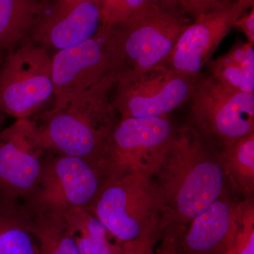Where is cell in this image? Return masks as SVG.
Here are the masks:
<instances>
[{"mask_svg":"<svg viewBox=\"0 0 254 254\" xmlns=\"http://www.w3.org/2000/svg\"><path fill=\"white\" fill-rule=\"evenodd\" d=\"M153 177L160 202L161 233L173 225L190 224L224 193L226 179L220 153L190 122L176 128Z\"/></svg>","mask_w":254,"mask_h":254,"instance_id":"6da1fadb","label":"cell"},{"mask_svg":"<svg viewBox=\"0 0 254 254\" xmlns=\"http://www.w3.org/2000/svg\"><path fill=\"white\" fill-rule=\"evenodd\" d=\"M112 74L59 108L45 112L36 123L48 153L83 159L95 167L119 118L110 99L118 81Z\"/></svg>","mask_w":254,"mask_h":254,"instance_id":"7a4b0ae2","label":"cell"},{"mask_svg":"<svg viewBox=\"0 0 254 254\" xmlns=\"http://www.w3.org/2000/svg\"><path fill=\"white\" fill-rule=\"evenodd\" d=\"M190 23L183 11L150 1L123 22L109 26L118 79L124 73L167 64L180 35Z\"/></svg>","mask_w":254,"mask_h":254,"instance_id":"3957f363","label":"cell"},{"mask_svg":"<svg viewBox=\"0 0 254 254\" xmlns=\"http://www.w3.org/2000/svg\"><path fill=\"white\" fill-rule=\"evenodd\" d=\"M88 210L120 244L161 234L158 195L153 176L146 174L105 180Z\"/></svg>","mask_w":254,"mask_h":254,"instance_id":"277c9868","label":"cell"},{"mask_svg":"<svg viewBox=\"0 0 254 254\" xmlns=\"http://www.w3.org/2000/svg\"><path fill=\"white\" fill-rule=\"evenodd\" d=\"M175 131L169 115L120 118L95 168L103 182L133 173L153 176L168 153Z\"/></svg>","mask_w":254,"mask_h":254,"instance_id":"5b68a950","label":"cell"},{"mask_svg":"<svg viewBox=\"0 0 254 254\" xmlns=\"http://www.w3.org/2000/svg\"><path fill=\"white\" fill-rule=\"evenodd\" d=\"M52 97L51 57L26 38L0 64V110L16 120L28 119Z\"/></svg>","mask_w":254,"mask_h":254,"instance_id":"8992f818","label":"cell"},{"mask_svg":"<svg viewBox=\"0 0 254 254\" xmlns=\"http://www.w3.org/2000/svg\"><path fill=\"white\" fill-rule=\"evenodd\" d=\"M189 101L190 123L210 141L228 146L254 133V93L233 91L200 74Z\"/></svg>","mask_w":254,"mask_h":254,"instance_id":"52a82bcc","label":"cell"},{"mask_svg":"<svg viewBox=\"0 0 254 254\" xmlns=\"http://www.w3.org/2000/svg\"><path fill=\"white\" fill-rule=\"evenodd\" d=\"M199 75L182 74L166 64L124 73L112 103L121 118L169 115L189 102Z\"/></svg>","mask_w":254,"mask_h":254,"instance_id":"ba28073f","label":"cell"},{"mask_svg":"<svg viewBox=\"0 0 254 254\" xmlns=\"http://www.w3.org/2000/svg\"><path fill=\"white\" fill-rule=\"evenodd\" d=\"M102 183L98 170L86 160L47 153L36 186L23 205L28 211L63 214L90 209Z\"/></svg>","mask_w":254,"mask_h":254,"instance_id":"9c48e42d","label":"cell"},{"mask_svg":"<svg viewBox=\"0 0 254 254\" xmlns=\"http://www.w3.org/2000/svg\"><path fill=\"white\" fill-rule=\"evenodd\" d=\"M51 71L55 108H61L110 75H117L109 26L102 24L88 41L56 52L51 57Z\"/></svg>","mask_w":254,"mask_h":254,"instance_id":"30bf717a","label":"cell"},{"mask_svg":"<svg viewBox=\"0 0 254 254\" xmlns=\"http://www.w3.org/2000/svg\"><path fill=\"white\" fill-rule=\"evenodd\" d=\"M47 150L36 123L18 119L0 131V198L23 203L41 175Z\"/></svg>","mask_w":254,"mask_h":254,"instance_id":"8fae6325","label":"cell"},{"mask_svg":"<svg viewBox=\"0 0 254 254\" xmlns=\"http://www.w3.org/2000/svg\"><path fill=\"white\" fill-rule=\"evenodd\" d=\"M250 9L240 0H231L194 18L180 35L166 65L177 72L198 76L238 18Z\"/></svg>","mask_w":254,"mask_h":254,"instance_id":"7c38bea8","label":"cell"},{"mask_svg":"<svg viewBox=\"0 0 254 254\" xmlns=\"http://www.w3.org/2000/svg\"><path fill=\"white\" fill-rule=\"evenodd\" d=\"M101 25L100 0H57L43 8L30 39L58 52L93 38Z\"/></svg>","mask_w":254,"mask_h":254,"instance_id":"4fadbf2b","label":"cell"},{"mask_svg":"<svg viewBox=\"0 0 254 254\" xmlns=\"http://www.w3.org/2000/svg\"><path fill=\"white\" fill-rule=\"evenodd\" d=\"M242 204L222 193L191 222L180 242V254H232L242 225Z\"/></svg>","mask_w":254,"mask_h":254,"instance_id":"5bb4252c","label":"cell"},{"mask_svg":"<svg viewBox=\"0 0 254 254\" xmlns=\"http://www.w3.org/2000/svg\"><path fill=\"white\" fill-rule=\"evenodd\" d=\"M0 254H40L23 203L0 198Z\"/></svg>","mask_w":254,"mask_h":254,"instance_id":"9a60e30c","label":"cell"},{"mask_svg":"<svg viewBox=\"0 0 254 254\" xmlns=\"http://www.w3.org/2000/svg\"><path fill=\"white\" fill-rule=\"evenodd\" d=\"M27 212L32 231L39 245L40 254H79L64 214Z\"/></svg>","mask_w":254,"mask_h":254,"instance_id":"2e32d148","label":"cell"},{"mask_svg":"<svg viewBox=\"0 0 254 254\" xmlns=\"http://www.w3.org/2000/svg\"><path fill=\"white\" fill-rule=\"evenodd\" d=\"M43 9L38 0H0V50L28 38Z\"/></svg>","mask_w":254,"mask_h":254,"instance_id":"e0dca14e","label":"cell"},{"mask_svg":"<svg viewBox=\"0 0 254 254\" xmlns=\"http://www.w3.org/2000/svg\"><path fill=\"white\" fill-rule=\"evenodd\" d=\"M72 230L79 254H120L121 244L110 242L112 236L98 218L86 208L64 213Z\"/></svg>","mask_w":254,"mask_h":254,"instance_id":"ac0fdd59","label":"cell"},{"mask_svg":"<svg viewBox=\"0 0 254 254\" xmlns=\"http://www.w3.org/2000/svg\"><path fill=\"white\" fill-rule=\"evenodd\" d=\"M225 177L246 197L254 190V133L240 138L220 153Z\"/></svg>","mask_w":254,"mask_h":254,"instance_id":"d6986e66","label":"cell"},{"mask_svg":"<svg viewBox=\"0 0 254 254\" xmlns=\"http://www.w3.org/2000/svg\"><path fill=\"white\" fill-rule=\"evenodd\" d=\"M210 76L227 88L237 92L254 93V66L242 67L223 55L209 62Z\"/></svg>","mask_w":254,"mask_h":254,"instance_id":"ffe728a7","label":"cell"},{"mask_svg":"<svg viewBox=\"0 0 254 254\" xmlns=\"http://www.w3.org/2000/svg\"><path fill=\"white\" fill-rule=\"evenodd\" d=\"M232 254H254V210L251 203H243L242 225Z\"/></svg>","mask_w":254,"mask_h":254,"instance_id":"44dd1931","label":"cell"},{"mask_svg":"<svg viewBox=\"0 0 254 254\" xmlns=\"http://www.w3.org/2000/svg\"><path fill=\"white\" fill-rule=\"evenodd\" d=\"M102 24L112 26L128 18L124 0H100Z\"/></svg>","mask_w":254,"mask_h":254,"instance_id":"7402d4cb","label":"cell"},{"mask_svg":"<svg viewBox=\"0 0 254 254\" xmlns=\"http://www.w3.org/2000/svg\"><path fill=\"white\" fill-rule=\"evenodd\" d=\"M223 57L230 63L242 67L254 66V46L248 42H240L238 44L234 46Z\"/></svg>","mask_w":254,"mask_h":254,"instance_id":"603a6c76","label":"cell"},{"mask_svg":"<svg viewBox=\"0 0 254 254\" xmlns=\"http://www.w3.org/2000/svg\"><path fill=\"white\" fill-rule=\"evenodd\" d=\"M160 235L156 234L123 242L120 254H155V245Z\"/></svg>","mask_w":254,"mask_h":254,"instance_id":"cb8c5ba5","label":"cell"},{"mask_svg":"<svg viewBox=\"0 0 254 254\" xmlns=\"http://www.w3.org/2000/svg\"><path fill=\"white\" fill-rule=\"evenodd\" d=\"M182 9L185 14L194 19L200 14L216 9L212 0H180Z\"/></svg>","mask_w":254,"mask_h":254,"instance_id":"d4e9b609","label":"cell"},{"mask_svg":"<svg viewBox=\"0 0 254 254\" xmlns=\"http://www.w3.org/2000/svg\"><path fill=\"white\" fill-rule=\"evenodd\" d=\"M235 28L242 30L247 41L254 46V6L250 12H246L238 18L235 24Z\"/></svg>","mask_w":254,"mask_h":254,"instance_id":"484cf974","label":"cell"},{"mask_svg":"<svg viewBox=\"0 0 254 254\" xmlns=\"http://www.w3.org/2000/svg\"><path fill=\"white\" fill-rule=\"evenodd\" d=\"M128 18L138 10L145 7L150 2V0H124Z\"/></svg>","mask_w":254,"mask_h":254,"instance_id":"4316f807","label":"cell"},{"mask_svg":"<svg viewBox=\"0 0 254 254\" xmlns=\"http://www.w3.org/2000/svg\"><path fill=\"white\" fill-rule=\"evenodd\" d=\"M150 1L157 3L168 9L183 11L180 0H150Z\"/></svg>","mask_w":254,"mask_h":254,"instance_id":"83f0119b","label":"cell"},{"mask_svg":"<svg viewBox=\"0 0 254 254\" xmlns=\"http://www.w3.org/2000/svg\"><path fill=\"white\" fill-rule=\"evenodd\" d=\"M230 1L231 0H212L215 8H218L219 6H222V5L227 4V3Z\"/></svg>","mask_w":254,"mask_h":254,"instance_id":"f1b7e54d","label":"cell"},{"mask_svg":"<svg viewBox=\"0 0 254 254\" xmlns=\"http://www.w3.org/2000/svg\"><path fill=\"white\" fill-rule=\"evenodd\" d=\"M240 1H244L246 4H248L250 8L254 6V0H240Z\"/></svg>","mask_w":254,"mask_h":254,"instance_id":"f546056e","label":"cell"},{"mask_svg":"<svg viewBox=\"0 0 254 254\" xmlns=\"http://www.w3.org/2000/svg\"><path fill=\"white\" fill-rule=\"evenodd\" d=\"M1 114H2V113H1V110H0V121H1Z\"/></svg>","mask_w":254,"mask_h":254,"instance_id":"4dcf8cb0","label":"cell"}]
</instances>
